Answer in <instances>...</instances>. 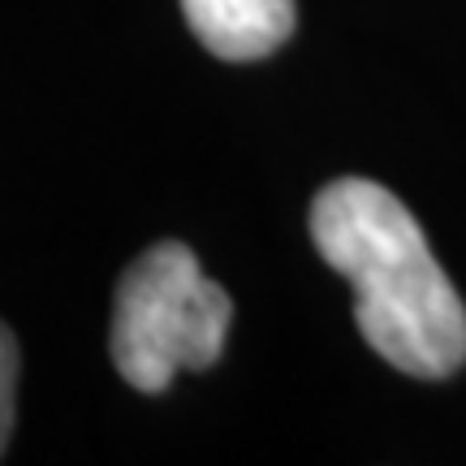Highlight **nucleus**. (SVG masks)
I'll return each instance as SVG.
<instances>
[{
  "mask_svg": "<svg viewBox=\"0 0 466 466\" xmlns=\"http://www.w3.org/2000/svg\"><path fill=\"white\" fill-rule=\"evenodd\" d=\"M14 393H17V337L0 324V458L14 432Z\"/></svg>",
  "mask_w": 466,
  "mask_h": 466,
  "instance_id": "nucleus-4",
  "label": "nucleus"
},
{
  "mask_svg": "<svg viewBox=\"0 0 466 466\" xmlns=\"http://www.w3.org/2000/svg\"><path fill=\"white\" fill-rule=\"evenodd\" d=\"M311 242L354 285V319L384 363L445 380L466 363V307L410 208L367 177H337L311 199Z\"/></svg>",
  "mask_w": 466,
  "mask_h": 466,
  "instance_id": "nucleus-1",
  "label": "nucleus"
},
{
  "mask_svg": "<svg viewBox=\"0 0 466 466\" xmlns=\"http://www.w3.org/2000/svg\"><path fill=\"white\" fill-rule=\"evenodd\" d=\"M233 302L203 277L186 242L147 247L116 281L108 350L121 380L138 393H165L177 371H203L220 359Z\"/></svg>",
  "mask_w": 466,
  "mask_h": 466,
  "instance_id": "nucleus-2",
  "label": "nucleus"
},
{
  "mask_svg": "<svg viewBox=\"0 0 466 466\" xmlns=\"http://www.w3.org/2000/svg\"><path fill=\"white\" fill-rule=\"evenodd\" d=\"M182 14L220 61H259L294 31V0H182Z\"/></svg>",
  "mask_w": 466,
  "mask_h": 466,
  "instance_id": "nucleus-3",
  "label": "nucleus"
}]
</instances>
